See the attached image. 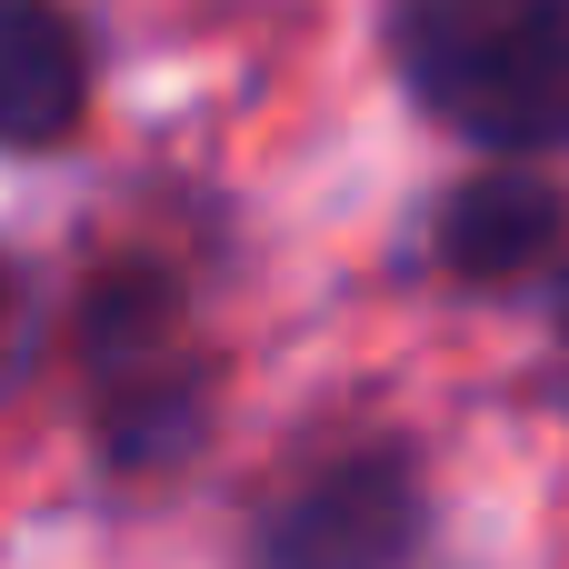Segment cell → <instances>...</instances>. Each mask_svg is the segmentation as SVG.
<instances>
[{
    "instance_id": "cell-1",
    "label": "cell",
    "mask_w": 569,
    "mask_h": 569,
    "mask_svg": "<svg viewBox=\"0 0 569 569\" xmlns=\"http://www.w3.org/2000/svg\"><path fill=\"white\" fill-rule=\"evenodd\" d=\"M410 90L490 150H569V0H410Z\"/></svg>"
},
{
    "instance_id": "cell-2",
    "label": "cell",
    "mask_w": 569,
    "mask_h": 569,
    "mask_svg": "<svg viewBox=\"0 0 569 569\" xmlns=\"http://www.w3.org/2000/svg\"><path fill=\"white\" fill-rule=\"evenodd\" d=\"M420 530V480L400 450H350L330 470H310L270 530H260V569H400Z\"/></svg>"
},
{
    "instance_id": "cell-3",
    "label": "cell",
    "mask_w": 569,
    "mask_h": 569,
    "mask_svg": "<svg viewBox=\"0 0 569 569\" xmlns=\"http://www.w3.org/2000/svg\"><path fill=\"white\" fill-rule=\"evenodd\" d=\"M90 110V40L60 0H0V150H50Z\"/></svg>"
},
{
    "instance_id": "cell-4",
    "label": "cell",
    "mask_w": 569,
    "mask_h": 569,
    "mask_svg": "<svg viewBox=\"0 0 569 569\" xmlns=\"http://www.w3.org/2000/svg\"><path fill=\"white\" fill-rule=\"evenodd\" d=\"M440 260L460 280H530V270L569 260V190L540 180V170H490V180L450 190Z\"/></svg>"
},
{
    "instance_id": "cell-5",
    "label": "cell",
    "mask_w": 569,
    "mask_h": 569,
    "mask_svg": "<svg viewBox=\"0 0 569 569\" xmlns=\"http://www.w3.org/2000/svg\"><path fill=\"white\" fill-rule=\"evenodd\" d=\"M560 350H569V290H560Z\"/></svg>"
},
{
    "instance_id": "cell-6",
    "label": "cell",
    "mask_w": 569,
    "mask_h": 569,
    "mask_svg": "<svg viewBox=\"0 0 569 569\" xmlns=\"http://www.w3.org/2000/svg\"><path fill=\"white\" fill-rule=\"evenodd\" d=\"M0 310H10V280H0Z\"/></svg>"
}]
</instances>
